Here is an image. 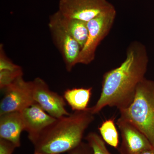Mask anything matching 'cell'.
Returning a JSON list of instances; mask_svg holds the SVG:
<instances>
[{"mask_svg":"<svg viewBox=\"0 0 154 154\" xmlns=\"http://www.w3.org/2000/svg\"><path fill=\"white\" fill-rule=\"evenodd\" d=\"M125 60L117 67L103 75L100 97L88 110L95 115L109 106L119 111L128 107L139 84L145 78L149 63L146 48L140 42L133 41L127 48Z\"/></svg>","mask_w":154,"mask_h":154,"instance_id":"obj_1","label":"cell"},{"mask_svg":"<svg viewBox=\"0 0 154 154\" xmlns=\"http://www.w3.org/2000/svg\"><path fill=\"white\" fill-rule=\"evenodd\" d=\"M94 115L87 109L57 119L33 143L34 154H61L76 147Z\"/></svg>","mask_w":154,"mask_h":154,"instance_id":"obj_2","label":"cell"},{"mask_svg":"<svg viewBox=\"0 0 154 154\" xmlns=\"http://www.w3.org/2000/svg\"><path fill=\"white\" fill-rule=\"evenodd\" d=\"M119 111V117L136 127L154 147V81L145 78L130 105Z\"/></svg>","mask_w":154,"mask_h":154,"instance_id":"obj_3","label":"cell"},{"mask_svg":"<svg viewBox=\"0 0 154 154\" xmlns=\"http://www.w3.org/2000/svg\"><path fill=\"white\" fill-rule=\"evenodd\" d=\"M116 15V10L114 8L99 14L88 22V39L81 49L77 58L76 65H88L94 60L96 49L110 32Z\"/></svg>","mask_w":154,"mask_h":154,"instance_id":"obj_4","label":"cell"},{"mask_svg":"<svg viewBox=\"0 0 154 154\" xmlns=\"http://www.w3.org/2000/svg\"><path fill=\"white\" fill-rule=\"evenodd\" d=\"M48 25L53 42L62 57L66 69L71 72L76 65L82 48L63 25L58 11L50 16Z\"/></svg>","mask_w":154,"mask_h":154,"instance_id":"obj_5","label":"cell"},{"mask_svg":"<svg viewBox=\"0 0 154 154\" xmlns=\"http://www.w3.org/2000/svg\"><path fill=\"white\" fill-rule=\"evenodd\" d=\"M114 8L107 0H59L58 11L67 19L88 22Z\"/></svg>","mask_w":154,"mask_h":154,"instance_id":"obj_6","label":"cell"},{"mask_svg":"<svg viewBox=\"0 0 154 154\" xmlns=\"http://www.w3.org/2000/svg\"><path fill=\"white\" fill-rule=\"evenodd\" d=\"M33 84L22 76L4 89L0 103V115L9 112H21L35 102L32 93Z\"/></svg>","mask_w":154,"mask_h":154,"instance_id":"obj_7","label":"cell"},{"mask_svg":"<svg viewBox=\"0 0 154 154\" xmlns=\"http://www.w3.org/2000/svg\"><path fill=\"white\" fill-rule=\"evenodd\" d=\"M32 84L33 99L49 115L58 119L70 114L66 109V104L63 96L50 90L42 79L36 78L32 81Z\"/></svg>","mask_w":154,"mask_h":154,"instance_id":"obj_8","label":"cell"},{"mask_svg":"<svg viewBox=\"0 0 154 154\" xmlns=\"http://www.w3.org/2000/svg\"><path fill=\"white\" fill-rule=\"evenodd\" d=\"M116 124L122 138L120 154H139L153 147L146 137L129 121L119 117Z\"/></svg>","mask_w":154,"mask_h":154,"instance_id":"obj_9","label":"cell"},{"mask_svg":"<svg viewBox=\"0 0 154 154\" xmlns=\"http://www.w3.org/2000/svg\"><path fill=\"white\" fill-rule=\"evenodd\" d=\"M21 112L25 131L28 132V139L32 143L42 132L57 119L49 115L36 102Z\"/></svg>","mask_w":154,"mask_h":154,"instance_id":"obj_10","label":"cell"},{"mask_svg":"<svg viewBox=\"0 0 154 154\" xmlns=\"http://www.w3.org/2000/svg\"><path fill=\"white\" fill-rule=\"evenodd\" d=\"M25 125L21 112H9L0 115V138L11 142L17 147L21 145V133Z\"/></svg>","mask_w":154,"mask_h":154,"instance_id":"obj_11","label":"cell"},{"mask_svg":"<svg viewBox=\"0 0 154 154\" xmlns=\"http://www.w3.org/2000/svg\"><path fill=\"white\" fill-rule=\"evenodd\" d=\"M92 88L67 89L63 98L74 111L87 110L92 94Z\"/></svg>","mask_w":154,"mask_h":154,"instance_id":"obj_12","label":"cell"},{"mask_svg":"<svg viewBox=\"0 0 154 154\" xmlns=\"http://www.w3.org/2000/svg\"><path fill=\"white\" fill-rule=\"evenodd\" d=\"M60 15L63 25L72 37L79 44L82 49L88 39V22L77 19H67L60 13Z\"/></svg>","mask_w":154,"mask_h":154,"instance_id":"obj_13","label":"cell"},{"mask_svg":"<svg viewBox=\"0 0 154 154\" xmlns=\"http://www.w3.org/2000/svg\"><path fill=\"white\" fill-rule=\"evenodd\" d=\"M98 129L105 142L114 148H118L119 135L116 126L114 118L110 119L103 122Z\"/></svg>","mask_w":154,"mask_h":154,"instance_id":"obj_14","label":"cell"},{"mask_svg":"<svg viewBox=\"0 0 154 154\" xmlns=\"http://www.w3.org/2000/svg\"><path fill=\"white\" fill-rule=\"evenodd\" d=\"M93 151V154H111L107 149L101 136L95 132L89 133L85 138Z\"/></svg>","mask_w":154,"mask_h":154,"instance_id":"obj_15","label":"cell"},{"mask_svg":"<svg viewBox=\"0 0 154 154\" xmlns=\"http://www.w3.org/2000/svg\"><path fill=\"white\" fill-rule=\"evenodd\" d=\"M23 76V72L21 67L15 69L0 70V88L2 91Z\"/></svg>","mask_w":154,"mask_h":154,"instance_id":"obj_16","label":"cell"},{"mask_svg":"<svg viewBox=\"0 0 154 154\" xmlns=\"http://www.w3.org/2000/svg\"><path fill=\"white\" fill-rule=\"evenodd\" d=\"M68 154H93V151L88 143L82 142L76 147L69 151Z\"/></svg>","mask_w":154,"mask_h":154,"instance_id":"obj_17","label":"cell"},{"mask_svg":"<svg viewBox=\"0 0 154 154\" xmlns=\"http://www.w3.org/2000/svg\"><path fill=\"white\" fill-rule=\"evenodd\" d=\"M16 148L10 141L0 138V154H12Z\"/></svg>","mask_w":154,"mask_h":154,"instance_id":"obj_18","label":"cell"},{"mask_svg":"<svg viewBox=\"0 0 154 154\" xmlns=\"http://www.w3.org/2000/svg\"><path fill=\"white\" fill-rule=\"evenodd\" d=\"M139 154H154V147Z\"/></svg>","mask_w":154,"mask_h":154,"instance_id":"obj_19","label":"cell"}]
</instances>
